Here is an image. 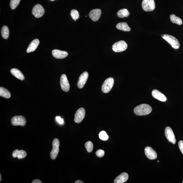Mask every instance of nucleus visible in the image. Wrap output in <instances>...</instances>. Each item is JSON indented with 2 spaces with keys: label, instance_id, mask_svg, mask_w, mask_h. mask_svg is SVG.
Masks as SVG:
<instances>
[{
  "label": "nucleus",
  "instance_id": "nucleus-1",
  "mask_svg": "<svg viewBox=\"0 0 183 183\" xmlns=\"http://www.w3.org/2000/svg\"><path fill=\"white\" fill-rule=\"evenodd\" d=\"M152 111L151 106L146 104H143L136 107L134 110V112L138 116H144L150 114Z\"/></svg>",
  "mask_w": 183,
  "mask_h": 183
},
{
  "label": "nucleus",
  "instance_id": "nucleus-13",
  "mask_svg": "<svg viewBox=\"0 0 183 183\" xmlns=\"http://www.w3.org/2000/svg\"><path fill=\"white\" fill-rule=\"evenodd\" d=\"M102 11L99 9L92 10L90 12L89 16L92 20L94 22H97L101 16Z\"/></svg>",
  "mask_w": 183,
  "mask_h": 183
},
{
  "label": "nucleus",
  "instance_id": "nucleus-17",
  "mask_svg": "<svg viewBox=\"0 0 183 183\" xmlns=\"http://www.w3.org/2000/svg\"><path fill=\"white\" fill-rule=\"evenodd\" d=\"M39 40L37 39H35L33 40L31 43L30 44L27 49V53H29L35 51L39 45Z\"/></svg>",
  "mask_w": 183,
  "mask_h": 183
},
{
  "label": "nucleus",
  "instance_id": "nucleus-38",
  "mask_svg": "<svg viewBox=\"0 0 183 183\" xmlns=\"http://www.w3.org/2000/svg\"><path fill=\"white\" fill-rule=\"evenodd\" d=\"M76 20H75V22H76Z\"/></svg>",
  "mask_w": 183,
  "mask_h": 183
},
{
  "label": "nucleus",
  "instance_id": "nucleus-24",
  "mask_svg": "<svg viewBox=\"0 0 183 183\" xmlns=\"http://www.w3.org/2000/svg\"><path fill=\"white\" fill-rule=\"evenodd\" d=\"M171 22L174 24H176L180 25L182 24V21L180 17H177L174 14H171L170 16Z\"/></svg>",
  "mask_w": 183,
  "mask_h": 183
},
{
  "label": "nucleus",
  "instance_id": "nucleus-30",
  "mask_svg": "<svg viewBox=\"0 0 183 183\" xmlns=\"http://www.w3.org/2000/svg\"><path fill=\"white\" fill-rule=\"evenodd\" d=\"M96 155L97 157H102L103 156L105 155V152L103 150H99L96 151Z\"/></svg>",
  "mask_w": 183,
  "mask_h": 183
},
{
  "label": "nucleus",
  "instance_id": "nucleus-39",
  "mask_svg": "<svg viewBox=\"0 0 183 183\" xmlns=\"http://www.w3.org/2000/svg\"><path fill=\"white\" fill-rule=\"evenodd\" d=\"M182 183H183V182H182Z\"/></svg>",
  "mask_w": 183,
  "mask_h": 183
},
{
  "label": "nucleus",
  "instance_id": "nucleus-28",
  "mask_svg": "<svg viewBox=\"0 0 183 183\" xmlns=\"http://www.w3.org/2000/svg\"><path fill=\"white\" fill-rule=\"evenodd\" d=\"M85 148L88 152L90 153L93 151V145L92 142L90 141H88L86 142L85 144Z\"/></svg>",
  "mask_w": 183,
  "mask_h": 183
},
{
  "label": "nucleus",
  "instance_id": "nucleus-4",
  "mask_svg": "<svg viewBox=\"0 0 183 183\" xmlns=\"http://www.w3.org/2000/svg\"><path fill=\"white\" fill-rule=\"evenodd\" d=\"M142 7L144 11L151 12L155 9V4L154 0H143Z\"/></svg>",
  "mask_w": 183,
  "mask_h": 183
},
{
  "label": "nucleus",
  "instance_id": "nucleus-31",
  "mask_svg": "<svg viewBox=\"0 0 183 183\" xmlns=\"http://www.w3.org/2000/svg\"><path fill=\"white\" fill-rule=\"evenodd\" d=\"M178 146L179 149L183 155V141L180 140L178 142Z\"/></svg>",
  "mask_w": 183,
  "mask_h": 183
},
{
  "label": "nucleus",
  "instance_id": "nucleus-6",
  "mask_svg": "<svg viewBox=\"0 0 183 183\" xmlns=\"http://www.w3.org/2000/svg\"><path fill=\"white\" fill-rule=\"evenodd\" d=\"M59 139L57 138L54 139L52 142L53 149L50 153V157L52 159L54 160L56 159L59 151Z\"/></svg>",
  "mask_w": 183,
  "mask_h": 183
},
{
  "label": "nucleus",
  "instance_id": "nucleus-9",
  "mask_svg": "<svg viewBox=\"0 0 183 183\" xmlns=\"http://www.w3.org/2000/svg\"><path fill=\"white\" fill-rule=\"evenodd\" d=\"M165 135L167 140L173 144L176 143V139L173 131L170 127H167L165 130Z\"/></svg>",
  "mask_w": 183,
  "mask_h": 183
},
{
  "label": "nucleus",
  "instance_id": "nucleus-8",
  "mask_svg": "<svg viewBox=\"0 0 183 183\" xmlns=\"http://www.w3.org/2000/svg\"><path fill=\"white\" fill-rule=\"evenodd\" d=\"M11 123L14 126H24L26 124V119L22 116H16L12 119Z\"/></svg>",
  "mask_w": 183,
  "mask_h": 183
},
{
  "label": "nucleus",
  "instance_id": "nucleus-32",
  "mask_svg": "<svg viewBox=\"0 0 183 183\" xmlns=\"http://www.w3.org/2000/svg\"><path fill=\"white\" fill-rule=\"evenodd\" d=\"M56 119L57 122L59 123L60 124H63L64 123V121H63V119L61 118V117L56 116Z\"/></svg>",
  "mask_w": 183,
  "mask_h": 183
},
{
  "label": "nucleus",
  "instance_id": "nucleus-22",
  "mask_svg": "<svg viewBox=\"0 0 183 183\" xmlns=\"http://www.w3.org/2000/svg\"><path fill=\"white\" fill-rule=\"evenodd\" d=\"M129 12L126 9H122L117 13V15L119 18H123L128 17L130 15Z\"/></svg>",
  "mask_w": 183,
  "mask_h": 183
},
{
  "label": "nucleus",
  "instance_id": "nucleus-29",
  "mask_svg": "<svg viewBox=\"0 0 183 183\" xmlns=\"http://www.w3.org/2000/svg\"><path fill=\"white\" fill-rule=\"evenodd\" d=\"M99 137L100 139L106 141L108 139L109 136L105 131H102L99 133Z\"/></svg>",
  "mask_w": 183,
  "mask_h": 183
},
{
  "label": "nucleus",
  "instance_id": "nucleus-25",
  "mask_svg": "<svg viewBox=\"0 0 183 183\" xmlns=\"http://www.w3.org/2000/svg\"><path fill=\"white\" fill-rule=\"evenodd\" d=\"M1 34L4 39H7L8 38L9 35V31L8 27L7 26H4L2 28Z\"/></svg>",
  "mask_w": 183,
  "mask_h": 183
},
{
  "label": "nucleus",
  "instance_id": "nucleus-15",
  "mask_svg": "<svg viewBox=\"0 0 183 183\" xmlns=\"http://www.w3.org/2000/svg\"><path fill=\"white\" fill-rule=\"evenodd\" d=\"M53 56L57 59H63L68 56V54L65 51L60 50L57 49L53 50L52 51Z\"/></svg>",
  "mask_w": 183,
  "mask_h": 183
},
{
  "label": "nucleus",
  "instance_id": "nucleus-37",
  "mask_svg": "<svg viewBox=\"0 0 183 183\" xmlns=\"http://www.w3.org/2000/svg\"><path fill=\"white\" fill-rule=\"evenodd\" d=\"M158 162L159 163V161H158Z\"/></svg>",
  "mask_w": 183,
  "mask_h": 183
},
{
  "label": "nucleus",
  "instance_id": "nucleus-33",
  "mask_svg": "<svg viewBox=\"0 0 183 183\" xmlns=\"http://www.w3.org/2000/svg\"><path fill=\"white\" fill-rule=\"evenodd\" d=\"M32 183H41L42 182H41V181L40 180H37V179H36V180H34L33 181V182H32Z\"/></svg>",
  "mask_w": 183,
  "mask_h": 183
},
{
  "label": "nucleus",
  "instance_id": "nucleus-34",
  "mask_svg": "<svg viewBox=\"0 0 183 183\" xmlns=\"http://www.w3.org/2000/svg\"><path fill=\"white\" fill-rule=\"evenodd\" d=\"M83 182H82V181H81L80 180H78L76 181L75 182V183H84Z\"/></svg>",
  "mask_w": 183,
  "mask_h": 183
},
{
  "label": "nucleus",
  "instance_id": "nucleus-10",
  "mask_svg": "<svg viewBox=\"0 0 183 183\" xmlns=\"http://www.w3.org/2000/svg\"><path fill=\"white\" fill-rule=\"evenodd\" d=\"M60 84L62 89L65 92H68L70 90V85L66 75L63 74L60 79Z\"/></svg>",
  "mask_w": 183,
  "mask_h": 183
},
{
  "label": "nucleus",
  "instance_id": "nucleus-12",
  "mask_svg": "<svg viewBox=\"0 0 183 183\" xmlns=\"http://www.w3.org/2000/svg\"><path fill=\"white\" fill-rule=\"evenodd\" d=\"M88 74L87 72H84L81 74L78 79V87L79 88H82L84 87L88 80Z\"/></svg>",
  "mask_w": 183,
  "mask_h": 183
},
{
  "label": "nucleus",
  "instance_id": "nucleus-19",
  "mask_svg": "<svg viewBox=\"0 0 183 183\" xmlns=\"http://www.w3.org/2000/svg\"><path fill=\"white\" fill-rule=\"evenodd\" d=\"M26 152L24 150L19 151L18 149L15 150L12 153L13 157L14 158L17 157L19 159H24L26 156Z\"/></svg>",
  "mask_w": 183,
  "mask_h": 183
},
{
  "label": "nucleus",
  "instance_id": "nucleus-21",
  "mask_svg": "<svg viewBox=\"0 0 183 183\" xmlns=\"http://www.w3.org/2000/svg\"><path fill=\"white\" fill-rule=\"evenodd\" d=\"M117 29L124 32H129L131 29L126 22H120L116 25Z\"/></svg>",
  "mask_w": 183,
  "mask_h": 183
},
{
  "label": "nucleus",
  "instance_id": "nucleus-23",
  "mask_svg": "<svg viewBox=\"0 0 183 183\" xmlns=\"http://www.w3.org/2000/svg\"><path fill=\"white\" fill-rule=\"evenodd\" d=\"M0 96L6 99H9L11 97V94L7 89L1 87L0 88Z\"/></svg>",
  "mask_w": 183,
  "mask_h": 183
},
{
  "label": "nucleus",
  "instance_id": "nucleus-3",
  "mask_svg": "<svg viewBox=\"0 0 183 183\" xmlns=\"http://www.w3.org/2000/svg\"><path fill=\"white\" fill-rule=\"evenodd\" d=\"M114 84V80L112 78H109L106 80L102 85L101 90L103 93H107L110 91Z\"/></svg>",
  "mask_w": 183,
  "mask_h": 183
},
{
  "label": "nucleus",
  "instance_id": "nucleus-18",
  "mask_svg": "<svg viewBox=\"0 0 183 183\" xmlns=\"http://www.w3.org/2000/svg\"><path fill=\"white\" fill-rule=\"evenodd\" d=\"M129 178V176L128 174L126 173H121L118 176H117L115 179L114 180V183H124L126 182L128 180Z\"/></svg>",
  "mask_w": 183,
  "mask_h": 183
},
{
  "label": "nucleus",
  "instance_id": "nucleus-26",
  "mask_svg": "<svg viewBox=\"0 0 183 183\" xmlns=\"http://www.w3.org/2000/svg\"><path fill=\"white\" fill-rule=\"evenodd\" d=\"M71 16L73 20H78L80 17V14H79L78 11L75 9H73L71 10Z\"/></svg>",
  "mask_w": 183,
  "mask_h": 183
},
{
  "label": "nucleus",
  "instance_id": "nucleus-36",
  "mask_svg": "<svg viewBox=\"0 0 183 183\" xmlns=\"http://www.w3.org/2000/svg\"><path fill=\"white\" fill-rule=\"evenodd\" d=\"M50 1H55V0H50Z\"/></svg>",
  "mask_w": 183,
  "mask_h": 183
},
{
  "label": "nucleus",
  "instance_id": "nucleus-11",
  "mask_svg": "<svg viewBox=\"0 0 183 183\" xmlns=\"http://www.w3.org/2000/svg\"><path fill=\"white\" fill-rule=\"evenodd\" d=\"M85 110L83 108L81 107L77 111L75 115L74 121L76 123L81 122L85 115Z\"/></svg>",
  "mask_w": 183,
  "mask_h": 183
},
{
  "label": "nucleus",
  "instance_id": "nucleus-7",
  "mask_svg": "<svg viewBox=\"0 0 183 183\" xmlns=\"http://www.w3.org/2000/svg\"><path fill=\"white\" fill-rule=\"evenodd\" d=\"M45 13V9L41 5L37 4L33 8L32 13L36 18H39L43 16Z\"/></svg>",
  "mask_w": 183,
  "mask_h": 183
},
{
  "label": "nucleus",
  "instance_id": "nucleus-35",
  "mask_svg": "<svg viewBox=\"0 0 183 183\" xmlns=\"http://www.w3.org/2000/svg\"><path fill=\"white\" fill-rule=\"evenodd\" d=\"M0 178H1V179H0V181H1V176H0Z\"/></svg>",
  "mask_w": 183,
  "mask_h": 183
},
{
  "label": "nucleus",
  "instance_id": "nucleus-27",
  "mask_svg": "<svg viewBox=\"0 0 183 183\" xmlns=\"http://www.w3.org/2000/svg\"><path fill=\"white\" fill-rule=\"evenodd\" d=\"M21 0H11L10 5L12 9H16L20 3Z\"/></svg>",
  "mask_w": 183,
  "mask_h": 183
},
{
  "label": "nucleus",
  "instance_id": "nucleus-16",
  "mask_svg": "<svg viewBox=\"0 0 183 183\" xmlns=\"http://www.w3.org/2000/svg\"><path fill=\"white\" fill-rule=\"evenodd\" d=\"M152 96L154 98L159 101L162 102H165L167 101V99L165 96L159 90H154L152 91Z\"/></svg>",
  "mask_w": 183,
  "mask_h": 183
},
{
  "label": "nucleus",
  "instance_id": "nucleus-2",
  "mask_svg": "<svg viewBox=\"0 0 183 183\" xmlns=\"http://www.w3.org/2000/svg\"><path fill=\"white\" fill-rule=\"evenodd\" d=\"M161 36L164 39L169 42L174 49H178L180 48V42L174 37L168 34H163Z\"/></svg>",
  "mask_w": 183,
  "mask_h": 183
},
{
  "label": "nucleus",
  "instance_id": "nucleus-20",
  "mask_svg": "<svg viewBox=\"0 0 183 183\" xmlns=\"http://www.w3.org/2000/svg\"><path fill=\"white\" fill-rule=\"evenodd\" d=\"M11 73L15 78L21 80H24V77L21 71L18 69L13 68L10 71Z\"/></svg>",
  "mask_w": 183,
  "mask_h": 183
},
{
  "label": "nucleus",
  "instance_id": "nucleus-5",
  "mask_svg": "<svg viewBox=\"0 0 183 183\" xmlns=\"http://www.w3.org/2000/svg\"><path fill=\"white\" fill-rule=\"evenodd\" d=\"M128 45L126 42L123 40H120L114 44L112 46V49L116 52H120L126 50Z\"/></svg>",
  "mask_w": 183,
  "mask_h": 183
},
{
  "label": "nucleus",
  "instance_id": "nucleus-14",
  "mask_svg": "<svg viewBox=\"0 0 183 183\" xmlns=\"http://www.w3.org/2000/svg\"><path fill=\"white\" fill-rule=\"evenodd\" d=\"M144 153L146 156L150 159L154 160L157 157L156 152L154 150L149 146H147L144 149Z\"/></svg>",
  "mask_w": 183,
  "mask_h": 183
}]
</instances>
